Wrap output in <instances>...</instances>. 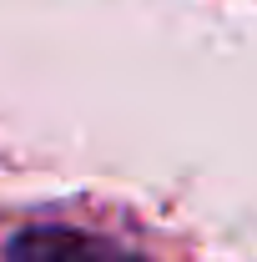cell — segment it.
Wrapping results in <instances>:
<instances>
[{
	"mask_svg": "<svg viewBox=\"0 0 257 262\" xmlns=\"http://www.w3.org/2000/svg\"><path fill=\"white\" fill-rule=\"evenodd\" d=\"M10 262H146L106 242L91 232H71V227H31L10 242Z\"/></svg>",
	"mask_w": 257,
	"mask_h": 262,
	"instance_id": "1",
	"label": "cell"
}]
</instances>
